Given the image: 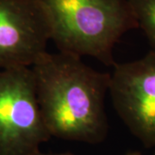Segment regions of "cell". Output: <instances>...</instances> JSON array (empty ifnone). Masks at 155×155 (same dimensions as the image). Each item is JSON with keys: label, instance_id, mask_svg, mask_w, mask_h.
I'll return each instance as SVG.
<instances>
[{"label": "cell", "instance_id": "4", "mask_svg": "<svg viewBox=\"0 0 155 155\" xmlns=\"http://www.w3.org/2000/svg\"><path fill=\"white\" fill-rule=\"evenodd\" d=\"M113 67L109 92L115 110L145 147H155V53Z\"/></svg>", "mask_w": 155, "mask_h": 155}, {"label": "cell", "instance_id": "6", "mask_svg": "<svg viewBox=\"0 0 155 155\" xmlns=\"http://www.w3.org/2000/svg\"><path fill=\"white\" fill-rule=\"evenodd\" d=\"M138 24L155 53V0H128Z\"/></svg>", "mask_w": 155, "mask_h": 155}, {"label": "cell", "instance_id": "2", "mask_svg": "<svg viewBox=\"0 0 155 155\" xmlns=\"http://www.w3.org/2000/svg\"><path fill=\"white\" fill-rule=\"evenodd\" d=\"M59 52L93 57L107 67L122 35L138 28L128 0H39Z\"/></svg>", "mask_w": 155, "mask_h": 155}, {"label": "cell", "instance_id": "8", "mask_svg": "<svg viewBox=\"0 0 155 155\" xmlns=\"http://www.w3.org/2000/svg\"><path fill=\"white\" fill-rule=\"evenodd\" d=\"M126 155H142L140 153L136 152V151H132V152H128Z\"/></svg>", "mask_w": 155, "mask_h": 155}, {"label": "cell", "instance_id": "5", "mask_svg": "<svg viewBox=\"0 0 155 155\" xmlns=\"http://www.w3.org/2000/svg\"><path fill=\"white\" fill-rule=\"evenodd\" d=\"M48 41L49 24L39 0H0V70L31 67Z\"/></svg>", "mask_w": 155, "mask_h": 155}, {"label": "cell", "instance_id": "1", "mask_svg": "<svg viewBox=\"0 0 155 155\" xmlns=\"http://www.w3.org/2000/svg\"><path fill=\"white\" fill-rule=\"evenodd\" d=\"M36 96L51 137L97 144L109 124L104 100L110 73L98 72L80 57L48 51L31 67Z\"/></svg>", "mask_w": 155, "mask_h": 155}, {"label": "cell", "instance_id": "3", "mask_svg": "<svg viewBox=\"0 0 155 155\" xmlns=\"http://www.w3.org/2000/svg\"><path fill=\"white\" fill-rule=\"evenodd\" d=\"M50 137L31 67L0 70V155H36Z\"/></svg>", "mask_w": 155, "mask_h": 155}, {"label": "cell", "instance_id": "7", "mask_svg": "<svg viewBox=\"0 0 155 155\" xmlns=\"http://www.w3.org/2000/svg\"><path fill=\"white\" fill-rule=\"evenodd\" d=\"M36 155H73L72 153H42L41 152H39Z\"/></svg>", "mask_w": 155, "mask_h": 155}]
</instances>
